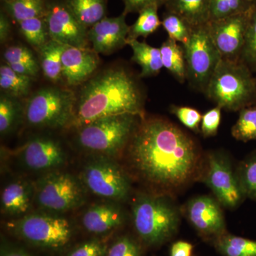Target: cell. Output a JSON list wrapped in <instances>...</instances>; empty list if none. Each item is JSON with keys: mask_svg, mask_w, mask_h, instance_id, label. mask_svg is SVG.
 I'll return each mask as SVG.
<instances>
[{"mask_svg": "<svg viewBox=\"0 0 256 256\" xmlns=\"http://www.w3.org/2000/svg\"><path fill=\"white\" fill-rule=\"evenodd\" d=\"M131 164L152 188L174 191L196 174L200 154L196 143L166 120L141 118L129 142Z\"/></svg>", "mask_w": 256, "mask_h": 256, "instance_id": "cell-1", "label": "cell"}, {"mask_svg": "<svg viewBox=\"0 0 256 256\" xmlns=\"http://www.w3.org/2000/svg\"><path fill=\"white\" fill-rule=\"evenodd\" d=\"M124 114L144 117L142 92L126 69H108L85 82L70 126L78 129L98 119Z\"/></svg>", "mask_w": 256, "mask_h": 256, "instance_id": "cell-2", "label": "cell"}, {"mask_svg": "<svg viewBox=\"0 0 256 256\" xmlns=\"http://www.w3.org/2000/svg\"><path fill=\"white\" fill-rule=\"evenodd\" d=\"M205 95L222 109L240 111L256 104V79L240 60H222Z\"/></svg>", "mask_w": 256, "mask_h": 256, "instance_id": "cell-3", "label": "cell"}, {"mask_svg": "<svg viewBox=\"0 0 256 256\" xmlns=\"http://www.w3.org/2000/svg\"><path fill=\"white\" fill-rule=\"evenodd\" d=\"M141 118L124 114L97 120L78 128V144L100 156H116L129 144Z\"/></svg>", "mask_w": 256, "mask_h": 256, "instance_id": "cell-4", "label": "cell"}, {"mask_svg": "<svg viewBox=\"0 0 256 256\" xmlns=\"http://www.w3.org/2000/svg\"><path fill=\"white\" fill-rule=\"evenodd\" d=\"M77 98L68 89L50 87L35 92L24 108V118L36 128H62L72 124Z\"/></svg>", "mask_w": 256, "mask_h": 256, "instance_id": "cell-5", "label": "cell"}, {"mask_svg": "<svg viewBox=\"0 0 256 256\" xmlns=\"http://www.w3.org/2000/svg\"><path fill=\"white\" fill-rule=\"evenodd\" d=\"M133 223L144 242L158 245L170 238L178 225V210L163 197H139L133 204Z\"/></svg>", "mask_w": 256, "mask_h": 256, "instance_id": "cell-6", "label": "cell"}, {"mask_svg": "<svg viewBox=\"0 0 256 256\" xmlns=\"http://www.w3.org/2000/svg\"><path fill=\"white\" fill-rule=\"evenodd\" d=\"M188 80L190 85L205 94L222 57L210 36L208 24L193 28L192 36L183 45Z\"/></svg>", "mask_w": 256, "mask_h": 256, "instance_id": "cell-7", "label": "cell"}, {"mask_svg": "<svg viewBox=\"0 0 256 256\" xmlns=\"http://www.w3.org/2000/svg\"><path fill=\"white\" fill-rule=\"evenodd\" d=\"M8 227L26 242L48 248L64 247L72 236V228L68 220L48 215L25 216L10 222Z\"/></svg>", "mask_w": 256, "mask_h": 256, "instance_id": "cell-8", "label": "cell"}, {"mask_svg": "<svg viewBox=\"0 0 256 256\" xmlns=\"http://www.w3.org/2000/svg\"><path fill=\"white\" fill-rule=\"evenodd\" d=\"M82 178L94 194L114 201L126 200L130 190L124 170L106 156L90 162L84 169Z\"/></svg>", "mask_w": 256, "mask_h": 256, "instance_id": "cell-9", "label": "cell"}, {"mask_svg": "<svg viewBox=\"0 0 256 256\" xmlns=\"http://www.w3.org/2000/svg\"><path fill=\"white\" fill-rule=\"evenodd\" d=\"M36 200L40 206L54 212H66L82 203V188L74 176L52 173L38 181Z\"/></svg>", "mask_w": 256, "mask_h": 256, "instance_id": "cell-10", "label": "cell"}, {"mask_svg": "<svg viewBox=\"0 0 256 256\" xmlns=\"http://www.w3.org/2000/svg\"><path fill=\"white\" fill-rule=\"evenodd\" d=\"M44 18L50 40L65 46L88 48V30L79 22L64 0H47Z\"/></svg>", "mask_w": 256, "mask_h": 256, "instance_id": "cell-11", "label": "cell"}, {"mask_svg": "<svg viewBox=\"0 0 256 256\" xmlns=\"http://www.w3.org/2000/svg\"><path fill=\"white\" fill-rule=\"evenodd\" d=\"M205 182L218 201L227 208H236L246 197L240 185L238 174L232 171L228 162L220 154L208 156Z\"/></svg>", "mask_w": 256, "mask_h": 256, "instance_id": "cell-12", "label": "cell"}, {"mask_svg": "<svg viewBox=\"0 0 256 256\" xmlns=\"http://www.w3.org/2000/svg\"><path fill=\"white\" fill-rule=\"evenodd\" d=\"M252 12L208 23L210 36L222 60H239Z\"/></svg>", "mask_w": 256, "mask_h": 256, "instance_id": "cell-13", "label": "cell"}, {"mask_svg": "<svg viewBox=\"0 0 256 256\" xmlns=\"http://www.w3.org/2000/svg\"><path fill=\"white\" fill-rule=\"evenodd\" d=\"M126 18L124 14L118 18L106 16L88 30L89 42L96 53L111 54L128 45L130 26L126 23Z\"/></svg>", "mask_w": 256, "mask_h": 256, "instance_id": "cell-14", "label": "cell"}, {"mask_svg": "<svg viewBox=\"0 0 256 256\" xmlns=\"http://www.w3.org/2000/svg\"><path fill=\"white\" fill-rule=\"evenodd\" d=\"M100 63L98 54L88 48L66 46L62 55L63 78L67 85L76 86L88 82Z\"/></svg>", "mask_w": 256, "mask_h": 256, "instance_id": "cell-15", "label": "cell"}, {"mask_svg": "<svg viewBox=\"0 0 256 256\" xmlns=\"http://www.w3.org/2000/svg\"><path fill=\"white\" fill-rule=\"evenodd\" d=\"M188 218L192 225L206 235H223L226 229L223 212L220 204L208 196L192 200L188 206Z\"/></svg>", "mask_w": 256, "mask_h": 256, "instance_id": "cell-16", "label": "cell"}, {"mask_svg": "<svg viewBox=\"0 0 256 256\" xmlns=\"http://www.w3.org/2000/svg\"><path fill=\"white\" fill-rule=\"evenodd\" d=\"M24 162L30 169L41 171L55 169L65 162V153L54 140L40 138L32 140L24 148Z\"/></svg>", "mask_w": 256, "mask_h": 256, "instance_id": "cell-17", "label": "cell"}, {"mask_svg": "<svg viewBox=\"0 0 256 256\" xmlns=\"http://www.w3.org/2000/svg\"><path fill=\"white\" fill-rule=\"evenodd\" d=\"M82 223L90 233L106 234L124 223V215L118 207L107 204H98L90 207L84 214Z\"/></svg>", "mask_w": 256, "mask_h": 256, "instance_id": "cell-18", "label": "cell"}, {"mask_svg": "<svg viewBox=\"0 0 256 256\" xmlns=\"http://www.w3.org/2000/svg\"><path fill=\"white\" fill-rule=\"evenodd\" d=\"M34 188L25 181L9 184L3 190L1 207L3 213L11 216L24 214L31 206Z\"/></svg>", "mask_w": 256, "mask_h": 256, "instance_id": "cell-19", "label": "cell"}, {"mask_svg": "<svg viewBox=\"0 0 256 256\" xmlns=\"http://www.w3.org/2000/svg\"><path fill=\"white\" fill-rule=\"evenodd\" d=\"M210 0H166V11L184 18L192 28L210 22Z\"/></svg>", "mask_w": 256, "mask_h": 256, "instance_id": "cell-20", "label": "cell"}, {"mask_svg": "<svg viewBox=\"0 0 256 256\" xmlns=\"http://www.w3.org/2000/svg\"><path fill=\"white\" fill-rule=\"evenodd\" d=\"M75 18L88 30L106 18V0H64Z\"/></svg>", "mask_w": 256, "mask_h": 256, "instance_id": "cell-21", "label": "cell"}, {"mask_svg": "<svg viewBox=\"0 0 256 256\" xmlns=\"http://www.w3.org/2000/svg\"><path fill=\"white\" fill-rule=\"evenodd\" d=\"M128 45L132 50V60L142 68L141 78L156 76L164 68L160 48L138 40L129 42Z\"/></svg>", "mask_w": 256, "mask_h": 256, "instance_id": "cell-22", "label": "cell"}, {"mask_svg": "<svg viewBox=\"0 0 256 256\" xmlns=\"http://www.w3.org/2000/svg\"><path fill=\"white\" fill-rule=\"evenodd\" d=\"M65 47V45L50 40L38 52L40 66L44 75L54 84L64 80L62 55Z\"/></svg>", "mask_w": 256, "mask_h": 256, "instance_id": "cell-23", "label": "cell"}, {"mask_svg": "<svg viewBox=\"0 0 256 256\" xmlns=\"http://www.w3.org/2000/svg\"><path fill=\"white\" fill-rule=\"evenodd\" d=\"M5 64L16 73L34 78L40 73V62L28 47L18 45L8 47L4 52Z\"/></svg>", "mask_w": 256, "mask_h": 256, "instance_id": "cell-24", "label": "cell"}, {"mask_svg": "<svg viewBox=\"0 0 256 256\" xmlns=\"http://www.w3.org/2000/svg\"><path fill=\"white\" fill-rule=\"evenodd\" d=\"M164 68L169 70L178 82L188 80L186 58L183 45L168 38L160 48Z\"/></svg>", "mask_w": 256, "mask_h": 256, "instance_id": "cell-25", "label": "cell"}, {"mask_svg": "<svg viewBox=\"0 0 256 256\" xmlns=\"http://www.w3.org/2000/svg\"><path fill=\"white\" fill-rule=\"evenodd\" d=\"M47 0H9L3 2V11L16 24L46 15Z\"/></svg>", "mask_w": 256, "mask_h": 256, "instance_id": "cell-26", "label": "cell"}, {"mask_svg": "<svg viewBox=\"0 0 256 256\" xmlns=\"http://www.w3.org/2000/svg\"><path fill=\"white\" fill-rule=\"evenodd\" d=\"M32 77L22 75L12 70L8 64L0 67V88L3 94L21 98L30 94L32 84Z\"/></svg>", "mask_w": 256, "mask_h": 256, "instance_id": "cell-27", "label": "cell"}, {"mask_svg": "<svg viewBox=\"0 0 256 256\" xmlns=\"http://www.w3.org/2000/svg\"><path fill=\"white\" fill-rule=\"evenodd\" d=\"M156 6H151L142 10L136 22L130 26L127 43L138 40L140 37L148 38L154 33L162 25Z\"/></svg>", "mask_w": 256, "mask_h": 256, "instance_id": "cell-28", "label": "cell"}, {"mask_svg": "<svg viewBox=\"0 0 256 256\" xmlns=\"http://www.w3.org/2000/svg\"><path fill=\"white\" fill-rule=\"evenodd\" d=\"M24 116V108L18 98L8 95L0 98V133L6 136L16 129L21 118Z\"/></svg>", "mask_w": 256, "mask_h": 256, "instance_id": "cell-29", "label": "cell"}, {"mask_svg": "<svg viewBox=\"0 0 256 256\" xmlns=\"http://www.w3.org/2000/svg\"><path fill=\"white\" fill-rule=\"evenodd\" d=\"M18 24L22 36L38 52L50 40L44 18H32Z\"/></svg>", "mask_w": 256, "mask_h": 256, "instance_id": "cell-30", "label": "cell"}, {"mask_svg": "<svg viewBox=\"0 0 256 256\" xmlns=\"http://www.w3.org/2000/svg\"><path fill=\"white\" fill-rule=\"evenodd\" d=\"M252 10L250 0H210L208 22L246 14Z\"/></svg>", "mask_w": 256, "mask_h": 256, "instance_id": "cell-31", "label": "cell"}, {"mask_svg": "<svg viewBox=\"0 0 256 256\" xmlns=\"http://www.w3.org/2000/svg\"><path fill=\"white\" fill-rule=\"evenodd\" d=\"M217 246L226 256H256V240L234 236H222Z\"/></svg>", "mask_w": 256, "mask_h": 256, "instance_id": "cell-32", "label": "cell"}, {"mask_svg": "<svg viewBox=\"0 0 256 256\" xmlns=\"http://www.w3.org/2000/svg\"><path fill=\"white\" fill-rule=\"evenodd\" d=\"M232 134L242 142L256 140V104L240 110L238 121L232 129Z\"/></svg>", "mask_w": 256, "mask_h": 256, "instance_id": "cell-33", "label": "cell"}, {"mask_svg": "<svg viewBox=\"0 0 256 256\" xmlns=\"http://www.w3.org/2000/svg\"><path fill=\"white\" fill-rule=\"evenodd\" d=\"M162 25L168 32L169 38L181 43L182 45L188 43L194 28L184 18L168 12L164 15Z\"/></svg>", "mask_w": 256, "mask_h": 256, "instance_id": "cell-34", "label": "cell"}, {"mask_svg": "<svg viewBox=\"0 0 256 256\" xmlns=\"http://www.w3.org/2000/svg\"><path fill=\"white\" fill-rule=\"evenodd\" d=\"M239 60L252 73L256 74V11L254 10L250 13L245 43Z\"/></svg>", "mask_w": 256, "mask_h": 256, "instance_id": "cell-35", "label": "cell"}, {"mask_svg": "<svg viewBox=\"0 0 256 256\" xmlns=\"http://www.w3.org/2000/svg\"><path fill=\"white\" fill-rule=\"evenodd\" d=\"M238 176L246 196L256 202V152L240 164Z\"/></svg>", "mask_w": 256, "mask_h": 256, "instance_id": "cell-36", "label": "cell"}, {"mask_svg": "<svg viewBox=\"0 0 256 256\" xmlns=\"http://www.w3.org/2000/svg\"><path fill=\"white\" fill-rule=\"evenodd\" d=\"M171 111L180 120V122L188 129L196 132L200 130L203 116L196 109L185 106H173L171 108Z\"/></svg>", "mask_w": 256, "mask_h": 256, "instance_id": "cell-37", "label": "cell"}, {"mask_svg": "<svg viewBox=\"0 0 256 256\" xmlns=\"http://www.w3.org/2000/svg\"><path fill=\"white\" fill-rule=\"evenodd\" d=\"M222 109L216 106L202 117V132L205 138L216 136L222 120Z\"/></svg>", "mask_w": 256, "mask_h": 256, "instance_id": "cell-38", "label": "cell"}, {"mask_svg": "<svg viewBox=\"0 0 256 256\" xmlns=\"http://www.w3.org/2000/svg\"><path fill=\"white\" fill-rule=\"evenodd\" d=\"M108 256H140L139 248L131 239L124 237L114 242Z\"/></svg>", "mask_w": 256, "mask_h": 256, "instance_id": "cell-39", "label": "cell"}, {"mask_svg": "<svg viewBox=\"0 0 256 256\" xmlns=\"http://www.w3.org/2000/svg\"><path fill=\"white\" fill-rule=\"evenodd\" d=\"M106 250L107 248L102 242H90L76 248L68 256H104Z\"/></svg>", "mask_w": 256, "mask_h": 256, "instance_id": "cell-40", "label": "cell"}, {"mask_svg": "<svg viewBox=\"0 0 256 256\" xmlns=\"http://www.w3.org/2000/svg\"><path fill=\"white\" fill-rule=\"evenodd\" d=\"M124 4V14L126 16L131 13H140L151 6L158 8L166 4V0H122Z\"/></svg>", "mask_w": 256, "mask_h": 256, "instance_id": "cell-41", "label": "cell"}, {"mask_svg": "<svg viewBox=\"0 0 256 256\" xmlns=\"http://www.w3.org/2000/svg\"><path fill=\"white\" fill-rule=\"evenodd\" d=\"M8 15L2 10L0 13V42L2 44L8 41L12 33V26Z\"/></svg>", "mask_w": 256, "mask_h": 256, "instance_id": "cell-42", "label": "cell"}, {"mask_svg": "<svg viewBox=\"0 0 256 256\" xmlns=\"http://www.w3.org/2000/svg\"><path fill=\"white\" fill-rule=\"evenodd\" d=\"M193 246L188 242H180L173 245L171 256H191Z\"/></svg>", "mask_w": 256, "mask_h": 256, "instance_id": "cell-43", "label": "cell"}, {"mask_svg": "<svg viewBox=\"0 0 256 256\" xmlns=\"http://www.w3.org/2000/svg\"><path fill=\"white\" fill-rule=\"evenodd\" d=\"M1 256H32L20 249H8L2 250Z\"/></svg>", "mask_w": 256, "mask_h": 256, "instance_id": "cell-44", "label": "cell"}, {"mask_svg": "<svg viewBox=\"0 0 256 256\" xmlns=\"http://www.w3.org/2000/svg\"><path fill=\"white\" fill-rule=\"evenodd\" d=\"M252 3V9L256 11V0H250Z\"/></svg>", "mask_w": 256, "mask_h": 256, "instance_id": "cell-45", "label": "cell"}, {"mask_svg": "<svg viewBox=\"0 0 256 256\" xmlns=\"http://www.w3.org/2000/svg\"><path fill=\"white\" fill-rule=\"evenodd\" d=\"M6 1H9V0H2V2H6Z\"/></svg>", "mask_w": 256, "mask_h": 256, "instance_id": "cell-46", "label": "cell"}, {"mask_svg": "<svg viewBox=\"0 0 256 256\" xmlns=\"http://www.w3.org/2000/svg\"></svg>", "mask_w": 256, "mask_h": 256, "instance_id": "cell-47", "label": "cell"}]
</instances>
